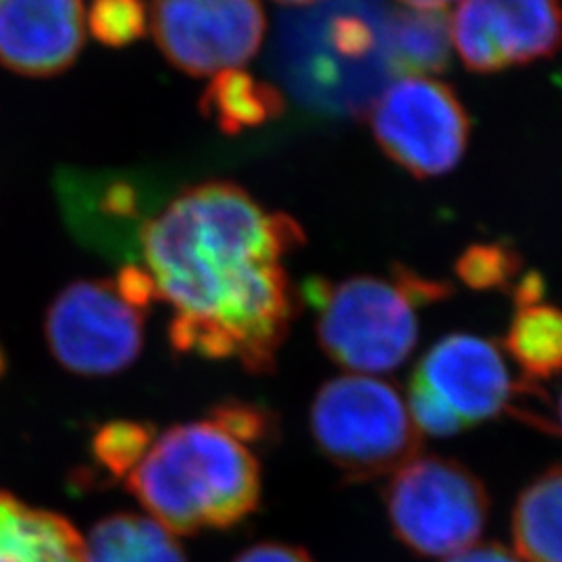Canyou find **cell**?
<instances>
[{
    "label": "cell",
    "instance_id": "cell-25",
    "mask_svg": "<svg viewBox=\"0 0 562 562\" xmlns=\"http://www.w3.org/2000/svg\"><path fill=\"white\" fill-rule=\"evenodd\" d=\"M443 562H522L515 552L501 543H482L471 546L454 557H448Z\"/></svg>",
    "mask_w": 562,
    "mask_h": 562
},
{
    "label": "cell",
    "instance_id": "cell-21",
    "mask_svg": "<svg viewBox=\"0 0 562 562\" xmlns=\"http://www.w3.org/2000/svg\"><path fill=\"white\" fill-rule=\"evenodd\" d=\"M88 25L97 41L121 48L144 38L148 9L144 0H92Z\"/></svg>",
    "mask_w": 562,
    "mask_h": 562
},
{
    "label": "cell",
    "instance_id": "cell-9",
    "mask_svg": "<svg viewBox=\"0 0 562 562\" xmlns=\"http://www.w3.org/2000/svg\"><path fill=\"white\" fill-rule=\"evenodd\" d=\"M450 44L475 74L548 59L562 48V0H461Z\"/></svg>",
    "mask_w": 562,
    "mask_h": 562
},
{
    "label": "cell",
    "instance_id": "cell-22",
    "mask_svg": "<svg viewBox=\"0 0 562 562\" xmlns=\"http://www.w3.org/2000/svg\"><path fill=\"white\" fill-rule=\"evenodd\" d=\"M406 408L422 436L425 434L434 438H450L467 429L464 423L415 373L408 385Z\"/></svg>",
    "mask_w": 562,
    "mask_h": 562
},
{
    "label": "cell",
    "instance_id": "cell-30",
    "mask_svg": "<svg viewBox=\"0 0 562 562\" xmlns=\"http://www.w3.org/2000/svg\"><path fill=\"white\" fill-rule=\"evenodd\" d=\"M4 369H7V361H4V352H2V348H0V378H2Z\"/></svg>",
    "mask_w": 562,
    "mask_h": 562
},
{
    "label": "cell",
    "instance_id": "cell-14",
    "mask_svg": "<svg viewBox=\"0 0 562 562\" xmlns=\"http://www.w3.org/2000/svg\"><path fill=\"white\" fill-rule=\"evenodd\" d=\"M202 117L213 121L223 134L238 136L246 130L276 121L285 111L280 90L248 71L227 69L209 83L199 102Z\"/></svg>",
    "mask_w": 562,
    "mask_h": 562
},
{
    "label": "cell",
    "instance_id": "cell-18",
    "mask_svg": "<svg viewBox=\"0 0 562 562\" xmlns=\"http://www.w3.org/2000/svg\"><path fill=\"white\" fill-rule=\"evenodd\" d=\"M390 50L406 76L442 71L450 59V27L442 13L413 11L392 23Z\"/></svg>",
    "mask_w": 562,
    "mask_h": 562
},
{
    "label": "cell",
    "instance_id": "cell-23",
    "mask_svg": "<svg viewBox=\"0 0 562 562\" xmlns=\"http://www.w3.org/2000/svg\"><path fill=\"white\" fill-rule=\"evenodd\" d=\"M211 422L220 425L225 434L238 442L257 443L273 438L276 422L259 404L248 402H223L211 411Z\"/></svg>",
    "mask_w": 562,
    "mask_h": 562
},
{
    "label": "cell",
    "instance_id": "cell-13",
    "mask_svg": "<svg viewBox=\"0 0 562 562\" xmlns=\"http://www.w3.org/2000/svg\"><path fill=\"white\" fill-rule=\"evenodd\" d=\"M0 562H86V540L57 513L0 492Z\"/></svg>",
    "mask_w": 562,
    "mask_h": 562
},
{
    "label": "cell",
    "instance_id": "cell-7",
    "mask_svg": "<svg viewBox=\"0 0 562 562\" xmlns=\"http://www.w3.org/2000/svg\"><path fill=\"white\" fill-rule=\"evenodd\" d=\"M146 311L125 301L113 280H80L50 302L44 336L63 369L109 378L140 357Z\"/></svg>",
    "mask_w": 562,
    "mask_h": 562
},
{
    "label": "cell",
    "instance_id": "cell-29",
    "mask_svg": "<svg viewBox=\"0 0 562 562\" xmlns=\"http://www.w3.org/2000/svg\"><path fill=\"white\" fill-rule=\"evenodd\" d=\"M276 2H281V4H313L317 0H276Z\"/></svg>",
    "mask_w": 562,
    "mask_h": 562
},
{
    "label": "cell",
    "instance_id": "cell-3",
    "mask_svg": "<svg viewBox=\"0 0 562 562\" xmlns=\"http://www.w3.org/2000/svg\"><path fill=\"white\" fill-rule=\"evenodd\" d=\"M306 296L317 308L323 352L352 373L378 375L408 359L419 338L417 306L443 301L450 285L398 267L390 280H313Z\"/></svg>",
    "mask_w": 562,
    "mask_h": 562
},
{
    "label": "cell",
    "instance_id": "cell-28",
    "mask_svg": "<svg viewBox=\"0 0 562 562\" xmlns=\"http://www.w3.org/2000/svg\"><path fill=\"white\" fill-rule=\"evenodd\" d=\"M550 413H552V415H548V419L543 423L542 429L550 431V434H561L562 436V387Z\"/></svg>",
    "mask_w": 562,
    "mask_h": 562
},
{
    "label": "cell",
    "instance_id": "cell-16",
    "mask_svg": "<svg viewBox=\"0 0 562 562\" xmlns=\"http://www.w3.org/2000/svg\"><path fill=\"white\" fill-rule=\"evenodd\" d=\"M86 562H188L176 536L153 517L117 513L94 525Z\"/></svg>",
    "mask_w": 562,
    "mask_h": 562
},
{
    "label": "cell",
    "instance_id": "cell-6",
    "mask_svg": "<svg viewBox=\"0 0 562 562\" xmlns=\"http://www.w3.org/2000/svg\"><path fill=\"white\" fill-rule=\"evenodd\" d=\"M373 138L390 161L427 180L452 171L471 138V117L457 92L427 76H402L367 111Z\"/></svg>",
    "mask_w": 562,
    "mask_h": 562
},
{
    "label": "cell",
    "instance_id": "cell-10",
    "mask_svg": "<svg viewBox=\"0 0 562 562\" xmlns=\"http://www.w3.org/2000/svg\"><path fill=\"white\" fill-rule=\"evenodd\" d=\"M57 192L81 244L111 261L136 265L142 232L161 211L153 181L132 171H63Z\"/></svg>",
    "mask_w": 562,
    "mask_h": 562
},
{
    "label": "cell",
    "instance_id": "cell-20",
    "mask_svg": "<svg viewBox=\"0 0 562 562\" xmlns=\"http://www.w3.org/2000/svg\"><path fill=\"white\" fill-rule=\"evenodd\" d=\"M522 269V259L510 246L494 244H473L469 246L459 261V280L473 290H508Z\"/></svg>",
    "mask_w": 562,
    "mask_h": 562
},
{
    "label": "cell",
    "instance_id": "cell-12",
    "mask_svg": "<svg viewBox=\"0 0 562 562\" xmlns=\"http://www.w3.org/2000/svg\"><path fill=\"white\" fill-rule=\"evenodd\" d=\"M86 41L81 0H0V65L25 78L67 71Z\"/></svg>",
    "mask_w": 562,
    "mask_h": 562
},
{
    "label": "cell",
    "instance_id": "cell-8",
    "mask_svg": "<svg viewBox=\"0 0 562 562\" xmlns=\"http://www.w3.org/2000/svg\"><path fill=\"white\" fill-rule=\"evenodd\" d=\"M150 30L165 59L188 76L238 69L261 48V0H150Z\"/></svg>",
    "mask_w": 562,
    "mask_h": 562
},
{
    "label": "cell",
    "instance_id": "cell-11",
    "mask_svg": "<svg viewBox=\"0 0 562 562\" xmlns=\"http://www.w3.org/2000/svg\"><path fill=\"white\" fill-rule=\"evenodd\" d=\"M415 375L464 423L490 422L513 408V385L501 350L480 336L454 334L436 341Z\"/></svg>",
    "mask_w": 562,
    "mask_h": 562
},
{
    "label": "cell",
    "instance_id": "cell-15",
    "mask_svg": "<svg viewBox=\"0 0 562 562\" xmlns=\"http://www.w3.org/2000/svg\"><path fill=\"white\" fill-rule=\"evenodd\" d=\"M513 542L522 562H562V464L522 490L513 510Z\"/></svg>",
    "mask_w": 562,
    "mask_h": 562
},
{
    "label": "cell",
    "instance_id": "cell-4",
    "mask_svg": "<svg viewBox=\"0 0 562 562\" xmlns=\"http://www.w3.org/2000/svg\"><path fill=\"white\" fill-rule=\"evenodd\" d=\"M311 434L348 482L392 475L422 452L423 436L401 392L375 375L323 383L311 406Z\"/></svg>",
    "mask_w": 562,
    "mask_h": 562
},
{
    "label": "cell",
    "instance_id": "cell-1",
    "mask_svg": "<svg viewBox=\"0 0 562 562\" xmlns=\"http://www.w3.org/2000/svg\"><path fill=\"white\" fill-rule=\"evenodd\" d=\"M304 238L292 217L265 211L232 181L176 194L146 223L138 252L157 301L173 311L171 346L273 371L299 306L281 259Z\"/></svg>",
    "mask_w": 562,
    "mask_h": 562
},
{
    "label": "cell",
    "instance_id": "cell-17",
    "mask_svg": "<svg viewBox=\"0 0 562 562\" xmlns=\"http://www.w3.org/2000/svg\"><path fill=\"white\" fill-rule=\"evenodd\" d=\"M504 346L529 383L562 373V311L533 302L517 306Z\"/></svg>",
    "mask_w": 562,
    "mask_h": 562
},
{
    "label": "cell",
    "instance_id": "cell-24",
    "mask_svg": "<svg viewBox=\"0 0 562 562\" xmlns=\"http://www.w3.org/2000/svg\"><path fill=\"white\" fill-rule=\"evenodd\" d=\"M234 562H315L299 546L281 542L255 543L236 557Z\"/></svg>",
    "mask_w": 562,
    "mask_h": 562
},
{
    "label": "cell",
    "instance_id": "cell-27",
    "mask_svg": "<svg viewBox=\"0 0 562 562\" xmlns=\"http://www.w3.org/2000/svg\"><path fill=\"white\" fill-rule=\"evenodd\" d=\"M402 4H406L413 11H422V13H442L448 4H452L454 0H398Z\"/></svg>",
    "mask_w": 562,
    "mask_h": 562
},
{
    "label": "cell",
    "instance_id": "cell-19",
    "mask_svg": "<svg viewBox=\"0 0 562 562\" xmlns=\"http://www.w3.org/2000/svg\"><path fill=\"white\" fill-rule=\"evenodd\" d=\"M155 440L157 429L150 423H104L92 438V457L109 475L125 477L140 464Z\"/></svg>",
    "mask_w": 562,
    "mask_h": 562
},
{
    "label": "cell",
    "instance_id": "cell-26",
    "mask_svg": "<svg viewBox=\"0 0 562 562\" xmlns=\"http://www.w3.org/2000/svg\"><path fill=\"white\" fill-rule=\"evenodd\" d=\"M336 42H338V46H340V50H344V53H348V55H362L371 46L373 38H371L369 30L362 23L346 21V23L340 25V32L336 36Z\"/></svg>",
    "mask_w": 562,
    "mask_h": 562
},
{
    "label": "cell",
    "instance_id": "cell-2",
    "mask_svg": "<svg viewBox=\"0 0 562 562\" xmlns=\"http://www.w3.org/2000/svg\"><path fill=\"white\" fill-rule=\"evenodd\" d=\"M127 490L173 536L229 529L261 503V464L211 419L181 423L153 442Z\"/></svg>",
    "mask_w": 562,
    "mask_h": 562
},
{
    "label": "cell",
    "instance_id": "cell-5",
    "mask_svg": "<svg viewBox=\"0 0 562 562\" xmlns=\"http://www.w3.org/2000/svg\"><path fill=\"white\" fill-rule=\"evenodd\" d=\"M394 536L419 557H454L482 538L490 496L462 462L415 457L402 464L383 494Z\"/></svg>",
    "mask_w": 562,
    "mask_h": 562
}]
</instances>
